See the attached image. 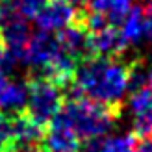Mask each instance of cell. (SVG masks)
<instances>
[{"instance_id":"cell-1","label":"cell","mask_w":152,"mask_h":152,"mask_svg":"<svg viewBox=\"0 0 152 152\" xmlns=\"http://www.w3.org/2000/svg\"><path fill=\"white\" fill-rule=\"evenodd\" d=\"M139 61H124L119 58L91 56L76 65L71 87L72 96H86L95 102L123 108L124 95L134 87V72Z\"/></svg>"},{"instance_id":"cell-2","label":"cell","mask_w":152,"mask_h":152,"mask_svg":"<svg viewBox=\"0 0 152 152\" xmlns=\"http://www.w3.org/2000/svg\"><path fill=\"white\" fill-rule=\"evenodd\" d=\"M123 108L95 102L86 96H72L63 102L58 117L78 135V139H95L108 134Z\"/></svg>"},{"instance_id":"cell-3","label":"cell","mask_w":152,"mask_h":152,"mask_svg":"<svg viewBox=\"0 0 152 152\" xmlns=\"http://www.w3.org/2000/svg\"><path fill=\"white\" fill-rule=\"evenodd\" d=\"M63 106V87L45 76H34L28 83L24 115L45 128Z\"/></svg>"},{"instance_id":"cell-4","label":"cell","mask_w":152,"mask_h":152,"mask_svg":"<svg viewBox=\"0 0 152 152\" xmlns=\"http://www.w3.org/2000/svg\"><path fill=\"white\" fill-rule=\"evenodd\" d=\"M58 41L56 35H52V32H45V30H37V32H32L28 37V41L22 48L17 65H26L30 69H37V74H39L45 67H47L52 59L58 54Z\"/></svg>"},{"instance_id":"cell-5","label":"cell","mask_w":152,"mask_h":152,"mask_svg":"<svg viewBox=\"0 0 152 152\" xmlns=\"http://www.w3.org/2000/svg\"><path fill=\"white\" fill-rule=\"evenodd\" d=\"M80 11H76V7L69 0H47L45 6L35 15V22L39 30L45 32H58L65 26H71L78 20Z\"/></svg>"},{"instance_id":"cell-6","label":"cell","mask_w":152,"mask_h":152,"mask_svg":"<svg viewBox=\"0 0 152 152\" xmlns=\"http://www.w3.org/2000/svg\"><path fill=\"white\" fill-rule=\"evenodd\" d=\"M132 117V134L137 137L152 135V91L139 86L128 100Z\"/></svg>"},{"instance_id":"cell-7","label":"cell","mask_w":152,"mask_h":152,"mask_svg":"<svg viewBox=\"0 0 152 152\" xmlns=\"http://www.w3.org/2000/svg\"><path fill=\"white\" fill-rule=\"evenodd\" d=\"M58 47L61 48L67 56H71L76 63L91 58V48H89V32L83 28L78 20L71 26H65L58 30L56 34Z\"/></svg>"},{"instance_id":"cell-8","label":"cell","mask_w":152,"mask_h":152,"mask_svg":"<svg viewBox=\"0 0 152 152\" xmlns=\"http://www.w3.org/2000/svg\"><path fill=\"white\" fill-rule=\"evenodd\" d=\"M43 148L45 152H78L80 139L58 115L43 130Z\"/></svg>"},{"instance_id":"cell-9","label":"cell","mask_w":152,"mask_h":152,"mask_svg":"<svg viewBox=\"0 0 152 152\" xmlns=\"http://www.w3.org/2000/svg\"><path fill=\"white\" fill-rule=\"evenodd\" d=\"M89 48L91 56L119 58L128 48V43L121 34V30H117L115 26H106L89 34Z\"/></svg>"},{"instance_id":"cell-10","label":"cell","mask_w":152,"mask_h":152,"mask_svg":"<svg viewBox=\"0 0 152 152\" xmlns=\"http://www.w3.org/2000/svg\"><path fill=\"white\" fill-rule=\"evenodd\" d=\"M28 98V86L19 78L0 72V111L4 113H20L24 111Z\"/></svg>"},{"instance_id":"cell-11","label":"cell","mask_w":152,"mask_h":152,"mask_svg":"<svg viewBox=\"0 0 152 152\" xmlns=\"http://www.w3.org/2000/svg\"><path fill=\"white\" fill-rule=\"evenodd\" d=\"M106 26H117L132 10V0H89L83 7Z\"/></svg>"},{"instance_id":"cell-12","label":"cell","mask_w":152,"mask_h":152,"mask_svg":"<svg viewBox=\"0 0 152 152\" xmlns=\"http://www.w3.org/2000/svg\"><path fill=\"white\" fill-rule=\"evenodd\" d=\"M11 128H13V141L11 145H30L37 143L43 137V130L39 124H35L30 117L24 115V111L11 115Z\"/></svg>"},{"instance_id":"cell-13","label":"cell","mask_w":152,"mask_h":152,"mask_svg":"<svg viewBox=\"0 0 152 152\" xmlns=\"http://www.w3.org/2000/svg\"><path fill=\"white\" fill-rule=\"evenodd\" d=\"M121 34L128 45L139 43L141 37H145V20H143V7H132L128 15L121 22Z\"/></svg>"},{"instance_id":"cell-14","label":"cell","mask_w":152,"mask_h":152,"mask_svg":"<svg viewBox=\"0 0 152 152\" xmlns=\"http://www.w3.org/2000/svg\"><path fill=\"white\" fill-rule=\"evenodd\" d=\"M135 135L134 134H119L104 139L100 145V152H134Z\"/></svg>"},{"instance_id":"cell-15","label":"cell","mask_w":152,"mask_h":152,"mask_svg":"<svg viewBox=\"0 0 152 152\" xmlns=\"http://www.w3.org/2000/svg\"><path fill=\"white\" fill-rule=\"evenodd\" d=\"M13 141V128H11V115L0 111V150H6Z\"/></svg>"},{"instance_id":"cell-16","label":"cell","mask_w":152,"mask_h":152,"mask_svg":"<svg viewBox=\"0 0 152 152\" xmlns=\"http://www.w3.org/2000/svg\"><path fill=\"white\" fill-rule=\"evenodd\" d=\"M13 2H15V6H17V10L20 11L22 17L34 19L39 13V10L45 6L47 0H13Z\"/></svg>"},{"instance_id":"cell-17","label":"cell","mask_w":152,"mask_h":152,"mask_svg":"<svg viewBox=\"0 0 152 152\" xmlns=\"http://www.w3.org/2000/svg\"><path fill=\"white\" fill-rule=\"evenodd\" d=\"M143 20H145V37L152 41V0H148L143 7Z\"/></svg>"},{"instance_id":"cell-18","label":"cell","mask_w":152,"mask_h":152,"mask_svg":"<svg viewBox=\"0 0 152 152\" xmlns=\"http://www.w3.org/2000/svg\"><path fill=\"white\" fill-rule=\"evenodd\" d=\"M100 145H102L100 137L83 139V143H80V147H78V152H100Z\"/></svg>"},{"instance_id":"cell-19","label":"cell","mask_w":152,"mask_h":152,"mask_svg":"<svg viewBox=\"0 0 152 152\" xmlns=\"http://www.w3.org/2000/svg\"><path fill=\"white\" fill-rule=\"evenodd\" d=\"M11 69H13V65L10 61V58H7V52H6V47H4L2 39H0V72L10 74Z\"/></svg>"},{"instance_id":"cell-20","label":"cell","mask_w":152,"mask_h":152,"mask_svg":"<svg viewBox=\"0 0 152 152\" xmlns=\"http://www.w3.org/2000/svg\"><path fill=\"white\" fill-rule=\"evenodd\" d=\"M4 152H45V148L35 143H30V145H10Z\"/></svg>"},{"instance_id":"cell-21","label":"cell","mask_w":152,"mask_h":152,"mask_svg":"<svg viewBox=\"0 0 152 152\" xmlns=\"http://www.w3.org/2000/svg\"><path fill=\"white\" fill-rule=\"evenodd\" d=\"M134 152H152V135H145L139 137V141H135Z\"/></svg>"},{"instance_id":"cell-22","label":"cell","mask_w":152,"mask_h":152,"mask_svg":"<svg viewBox=\"0 0 152 152\" xmlns=\"http://www.w3.org/2000/svg\"><path fill=\"white\" fill-rule=\"evenodd\" d=\"M143 80H145V87H148L152 91V61L150 65L145 69V74H143Z\"/></svg>"},{"instance_id":"cell-23","label":"cell","mask_w":152,"mask_h":152,"mask_svg":"<svg viewBox=\"0 0 152 152\" xmlns=\"http://www.w3.org/2000/svg\"><path fill=\"white\" fill-rule=\"evenodd\" d=\"M69 2H71L72 6H86L89 0H69Z\"/></svg>"},{"instance_id":"cell-24","label":"cell","mask_w":152,"mask_h":152,"mask_svg":"<svg viewBox=\"0 0 152 152\" xmlns=\"http://www.w3.org/2000/svg\"><path fill=\"white\" fill-rule=\"evenodd\" d=\"M0 152H2V150H0Z\"/></svg>"}]
</instances>
